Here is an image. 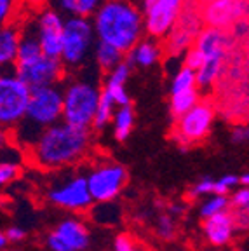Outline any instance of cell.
I'll return each instance as SVG.
<instances>
[{
    "label": "cell",
    "mask_w": 249,
    "mask_h": 251,
    "mask_svg": "<svg viewBox=\"0 0 249 251\" xmlns=\"http://www.w3.org/2000/svg\"><path fill=\"white\" fill-rule=\"evenodd\" d=\"M94 133L59 121L49 126L25 150V159L42 171H63L87 161L93 152Z\"/></svg>",
    "instance_id": "6da1fadb"
},
{
    "label": "cell",
    "mask_w": 249,
    "mask_h": 251,
    "mask_svg": "<svg viewBox=\"0 0 249 251\" xmlns=\"http://www.w3.org/2000/svg\"><path fill=\"white\" fill-rule=\"evenodd\" d=\"M94 37L100 42L129 52L145 37L143 11L132 0H101L91 16Z\"/></svg>",
    "instance_id": "7a4b0ae2"
},
{
    "label": "cell",
    "mask_w": 249,
    "mask_h": 251,
    "mask_svg": "<svg viewBox=\"0 0 249 251\" xmlns=\"http://www.w3.org/2000/svg\"><path fill=\"white\" fill-rule=\"evenodd\" d=\"M61 86H47L31 89L23 121L11 131L12 143H16L25 152L46 127L61 121Z\"/></svg>",
    "instance_id": "3957f363"
},
{
    "label": "cell",
    "mask_w": 249,
    "mask_h": 251,
    "mask_svg": "<svg viewBox=\"0 0 249 251\" xmlns=\"http://www.w3.org/2000/svg\"><path fill=\"white\" fill-rule=\"evenodd\" d=\"M61 121L82 129H91L94 112L101 96V87L89 78H72L61 87Z\"/></svg>",
    "instance_id": "277c9868"
},
{
    "label": "cell",
    "mask_w": 249,
    "mask_h": 251,
    "mask_svg": "<svg viewBox=\"0 0 249 251\" xmlns=\"http://www.w3.org/2000/svg\"><path fill=\"white\" fill-rule=\"evenodd\" d=\"M96 42L91 18H66L63 25L59 61L66 72L84 67L93 54Z\"/></svg>",
    "instance_id": "5b68a950"
},
{
    "label": "cell",
    "mask_w": 249,
    "mask_h": 251,
    "mask_svg": "<svg viewBox=\"0 0 249 251\" xmlns=\"http://www.w3.org/2000/svg\"><path fill=\"white\" fill-rule=\"evenodd\" d=\"M66 173H59V176L52 180L46 192L47 201L63 209V211L82 215L93 208V199H91L89 188H87L86 176L82 173H74L65 169Z\"/></svg>",
    "instance_id": "8992f818"
},
{
    "label": "cell",
    "mask_w": 249,
    "mask_h": 251,
    "mask_svg": "<svg viewBox=\"0 0 249 251\" xmlns=\"http://www.w3.org/2000/svg\"><path fill=\"white\" fill-rule=\"evenodd\" d=\"M94 204L115 201L127 185L129 173L121 162L100 157L89 166L84 175Z\"/></svg>",
    "instance_id": "52a82bcc"
},
{
    "label": "cell",
    "mask_w": 249,
    "mask_h": 251,
    "mask_svg": "<svg viewBox=\"0 0 249 251\" xmlns=\"http://www.w3.org/2000/svg\"><path fill=\"white\" fill-rule=\"evenodd\" d=\"M214 119H216V106L213 100L202 96L200 101L195 103L188 112L174 119V127L171 131L173 140L181 149L197 145L211 133Z\"/></svg>",
    "instance_id": "ba28073f"
},
{
    "label": "cell",
    "mask_w": 249,
    "mask_h": 251,
    "mask_svg": "<svg viewBox=\"0 0 249 251\" xmlns=\"http://www.w3.org/2000/svg\"><path fill=\"white\" fill-rule=\"evenodd\" d=\"M31 89L14 70H0V126L12 131L26 112Z\"/></svg>",
    "instance_id": "9c48e42d"
},
{
    "label": "cell",
    "mask_w": 249,
    "mask_h": 251,
    "mask_svg": "<svg viewBox=\"0 0 249 251\" xmlns=\"http://www.w3.org/2000/svg\"><path fill=\"white\" fill-rule=\"evenodd\" d=\"M204 28L200 4L197 0H187L179 12L173 30L162 40L164 56H183V52L195 42L199 31Z\"/></svg>",
    "instance_id": "30bf717a"
},
{
    "label": "cell",
    "mask_w": 249,
    "mask_h": 251,
    "mask_svg": "<svg viewBox=\"0 0 249 251\" xmlns=\"http://www.w3.org/2000/svg\"><path fill=\"white\" fill-rule=\"evenodd\" d=\"M33 20H30V28L35 35L37 42L40 46V51L44 56L59 59L61 54V37H63V25L65 18L63 14L54 7H44L37 12Z\"/></svg>",
    "instance_id": "8fae6325"
},
{
    "label": "cell",
    "mask_w": 249,
    "mask_h": 251,
    "mask_svg": "<svg viewBox=\"0 0 249 251\" xmlns=\"http://www.w3.org/2000/svg\"><path fill=\"white\" fill-rule=\"evenodd\" d=\"M187 0H152L141 5L145 35L162 42L173 30Z\"/></svg>",
    "instance_id": "7c38bea8"
},
{
    "label": "cell",
    "mask_w": 249,
    "mask_h": 251,
    "mask_svg": "<svg viewBox=\"0 0 249 251\" xmlns=\"http://www.w3.org/2000/svg\"><path fill=\"white\" fill-rule=\"evenodd\" d=\"M12 70L16 75L26 84L30 89H39V87L47 86H59L66 78V68L63 67V63L56 58H49V56H39L33 61L21 65V67H14Z\"/></svg>",
    "instance_id": "4fadbf2b"
},
{
    "label": "cell",
    "mask_w": 249,
    "mask_h": 251,
    "mask_svg": "<svg viewBox=\"0 0 249 251\" xmlns=\"http://www.w3.org/2000/svg\"><path fill=\"white\" fill-rule=\"evenodd\" d=\"M200 16L204 26L228 31L248 20V0H204Z\"/></svg>",
    "instance_id": "5bb4252c"
},
{
    "label": "cell",
    "mask_w": 249,
    "mask_h": 251,
    "mask_svg": "<svg viewBox=\"0 0 249 251\" xmlns=\"http://www.w3.org/2000/svg\"><path fill=\"white\" fill-rule=\"evenodd\" d=\"M46 244L49 251H86L91 244V232L82 218L68 216L47 235Z\"/></svg>",
    "instance_id": "9a60e30c"
},
{
    "label": "cell",
    "mask_w": 249,
    "mask_h": 251,
    "mask_svg": "<svg viewBox=\"0 0 249 251\" xmlns=\"http://www.w3.org/2000/svg\"><path fill=\"white\" fill-rule=\"evenodd\" d=\"M202 232L206 241L211 246L225 248L228 244H232V241L235 239V235L239 232L234 213L228 209V211H223L218 213V215L209 216V218H204Z\"/></svg>",
    "instance_id": "2e32d148"
},
{
    "label": "cell",
    "mask_w": 249,
    "mask_h": 251,
    "mask_svg": "<svg viewBox=\"0 0 249 251\" xmlns=\"http://www.w3.org/2000/svg\"><path fill=\"white\" fill-rule=\"evenodd\" d=\"M131 70H132V67L124 59V61L119 63L113 70H110L108 74H106L105 80H103L101 94L106 96L108 100H112V103L115 106L131 105L129 93L125 91V82H127L129 77H131Z\"/></svg>",
    "instance_id": "e0dca14e"
},
{
    "label": "cell",
    "mask_w": 249,
    "mask_h": 251,
    "mask_svg": "<svg viewBox=\"0 0 249 251\" xmlns=\"http://www.w3.org/2000/svg\"><path fill=\"white\" fill-rule=\"evenodd\" d=\"M162 56H164L162 42L145 35L140 42L134 44V47H132L131 51L125 52V61L131 67L150 68L153 65H157L162 59Z\"/></svg>",
    "instance_id": "ac0fdd59"
},
{
    "label": "cell",
    "mask_w": 249,
    "mask_h": 251,
    "mask_svg": "<svg viewBox=\"0 0 249 251\" xmlns=\"http://www.w3.org/2000/svg\"><path fill=\"white\" fill-rule=\"evenodd\" d=\"M21 33H23V28L20 21L0 28V70L14 68Z\"/></svg>",
    "instance_id": "d6986e66"
},
{
    "label": "cell",
    "mask_w": 249,
    "mask_h": 251,
    "mask_svg": "<svg viewBox=\"0 0 249 251\" xmlns=\"http://www.w3.org/2000/svg\"><path fill=\"white\" fill-rule=\"evenodd\" d=\"M21 161H25V152L16 143L0 150V188L7 187L20 178Z\"/></svg>",
    "instance_id": "ffe728a7"
},
{
    "label": "cell",
    "mask_w": 249,
    "mask_h": 251,
    "mask_svg": "<svg viewBox=\"0 0 249 251\" xmlns=\"http://www.w3.org/2000/svg\"><path fill=\"white\" fill-rule=\"evenodd\" d=\"M91 56H93L94 63H96L98 70L105 72V74H108L110 70L117 67L119 63H122L125 59L124 52H121L119 49H115V47L108 46L105 42H100V40L94 42L93 54Z\"/></svg>",
    "instance_id": "44dd1931"
},
{
    "label": "cell",
    "mask_w": 249,
    "mask_h": 251,
    "mask_svg": "<svg viewBox=\"0 0 249 251\" xmlns=\"http://www.w3.org/2000/svg\"><path fill=\"white\" fill-rule=\"evenodd\" d=\"M110 126H112V133L115 140L117 141L127 140L129 134L132 133V127H134V108H132V105L117 106L115 112H113Z\"/></svg>",
    "instance_id": "7402d4cb"
},
{
    "label": "cell",
    "mask_w": 249,
    "mask_h": 251,
    "mask_svg": "<svg viewBox=\"0 0 249 251\" xmlns=\"http://www.w3.org/2000/svg\"><path fill=\"white\" fill-rule=\"evenodd\" d=\"M54 9L68 18H91L101 4V0H54Z\"/></svg>",
    "instance_id": "603a6c76"
},
{
    "label": "cell",
    "mask_w": 249,
    "mask_h": 251,
    "mask_svg": "<svg viewBox=\"0 0 249 251\" xmlns=\"http://www.w3.org/2000/svg\"><path fill=\"white\" fill-rule=\"evenodd\" d=\"M202 93L199 91V87H192V89L178 91V93H169V112L173 117H179L185 112L192 108L195 103L200 101Z\"/></svg>",
    "instance_id": "cb8c5ba5"
},
{
    "label": "cell",
    "mask_w": 249,
    "mask_h": 251,
    "mask_svg": "<svg viewBox=\"0 0 249 251\" xmlns=\"http://www.w3.org/2000/svg\"><path fill=\"white\" fill-rule=\"evenodd\" d=\"M115 108H117V106L113 105L112 100H108L106 96L101 94V96H100V101H98L96 112H94L91 131H93V133H101V131H105L110 126V122H112Z\"/></svg>",
    "instance_id": "d4e9b609"
},
{
    "label": "cell",
    "mask_w": 249,
    "mask_h": 251,
    "mask_svg": "<svg viewBox=\"0 0 249 251\" xmlns=\"http://www.w3.org/2000/svg\"><path fill=\"white\" fill-rule=\"evenodd\" d=\"M228 196H222V194H211V196L204 197V202L200 204V218H209L218 213L228 211Z\"/></svg>",
    "instance_id": "484cf974"
},
{
    "label": "cell",
    "mask_w": 249,
    "mask_h": 251,
    "mask_svg": "<svg viewBox=\"0 0 249 251\" xmlns=\"http://www.w3.org/2000/svg\"><path fill=\"white\" fill-rule=\"evenodd\" d=\"M23 12L21 0H0V28L20 21V16Z\"/></svg>",
    "instance_id": "4316f807"
},
{
    "label": "cell",
    "mask_w": 249,
    "mask_h": 251,
    "mask_svg": "<svg viewBox=\"0 0 249 251\" xmlns=\"http://www.w3.org/2000/svg\"><path fill=\"white\" fill-rule=\"evenodd\" d=\"M192 87H197L195 72L181 65V67L178 68V72L173 75L171 86H169V93H178V91L192 89Z\"/></svg>",
    "instance_id": "83f0119b"
},
{
    "label": "cell",
    "mask_w": 249,
    "mask_h": 251,
    "mask_svg": "<svg viewBox=\"0 0 249 251\" xmlns=\"http://www.w3.org/2000/svg\"><path fill=\"white\" fill-rule=\"evenodd\" d=\"M155 232L160 239H164V241L174 239V235H176L174 218H173L169 213H162V215H159V218H157V225H155Z\"/></svg>",
    "instance_id": "f1b7e54d"
},
{
    "label": "cell",
    "mask_w": 249,
    "mask_h": 251,
    "mask_svg": "<svg viewBox=\"0 0 249 251\" xmlns=\"http://www.w3.org/2000/svg\"><path fill=\"white\" fill-rule=\"evenodd\" d=\"M230 211H249V190L248 187H237L228 194Z\"/></svg>",
    "instance_id": "f546056e"
},
{
    "label": "cell",
    "mask_w": 249,
    "mask_h": 251,
    "mask_svg": "<svg viewBox=\"0 0 249 251\" xmlns=\"http://www.w3.org/2000/svg\"><path fill=\"white\" fill-rule=\"evenodd\" d=\"M214 194V178L206 176L200 178L199 181H195L194 185L188 190V199L197 201V199H204V197Z\"/></svg>",
    "instance_id": "4dcf8cb0"
},
{
    "label": "cell",
    "mask_w": 249,
    "mask_h": 251,
    "mask_svg": "<svg viewBox=\"0 0 249 251\" xmlns=\"http://www.w3.org/2000/svg\"><path fill=\"white\" fill-rule=\"evenodd\" d=\"M241 187L239 185V175H223L220 178H214V194H222V196H228L234 188Z\"/></svg>",
    "instance_id": "1f68e13d"
},
{
    "label": "cell",
    "mask_w": 249,
    "mask_h": 251,
    "mask_svg": "<svg viewBox=\"0 0 249 251\" xmlns=\"http://www.w3.org/2000/svg\"><path fill=\"white\" fill-rule=\"evenodd\" d=\"M113 251H147L143 244L138 243L132 235L129 234H119L113 239Z\"/></svg>",
    "instance_id": "d6a6232c"
},
{
    "label": "cell",
    "mask_w": 249,
    "mask_h": 251,
    "mask_svg": "<svg viewBox=\"0 0 249 251\" xmlns=\"http://www.w3.org/2000/svg\"><path fill=\"white\" fill-rule=\"evenodd\" d=\"M230 138L234 141L235 145H241V143H246L249 140V127L246 122H235L232 131H230Z\"/></svg>",
    "instance_id": "836d02e7"
},
{
    "label": "cell",
    "mask_w": 249,
    "mask_h": 251,
    "mask_svg": "<svg viewBox=\"0 0 249 251\" xmlns=\"http://www.w3.org/2000/svg\"><path fill=\"white\" fill-rule=\"evenodd\" d=\"M4 234L9 243H21L26 237V230L23 227H20V225H11Z\"/></svg>",
    "instance_id": "e575fe53"
},
{
    "label": "cell",
    "mask_w": 249,
    "mask_h": 251,
    "mask_svg": "<svg viewBox=\"0 0 249 251\" xmlns=\"http://www.w3.org/2000/svg\"><path fill=\"white\" fill-rule=\"evenodd\" d=\"M49 0H21V5H23V11L31 14V12H37L40 9L47 7Z\"/></svg>",
    "instance_id": "d590c367"
},
{
    "label": "cell",
    "mask_w": 249,
    "mask_h": 251,
    "mask_svg": "<svg viewBox=\"0 0 249 251\" xmlns=\"http://www.w3.org/2000/svg\"><path fill=\"white\" fill-rule=\"evenodd\" d=\"M12 143V134L9 129H5V127H2L0 126V150L5 149L7 145H11Z\"/></svg>",
    "instance_id": "8d00e7d4"
},
{
    "label": "cell",
    "mask_w": 249,
    "mask_h": 251,
    "mask_svg": "<svg viewBox=\"0 0 249 251\" xmlns=\"http://www.w3.org/2000/svg\"><path fill=\"white\" fill-rule=\"evenodd\" d=\"M183 209H185V208L181 206V204H169L168 213L173 216V218H174V216H179V215H181V213H183Z\"/></svg>",
    "instance_id": "74e56055"
},
{
    "label": "cell",
    "mask_w": 249,
    "mask_h": 251,
    "mask_svg": "<svg viewBox=\"0 0 249 251\" xmlns=\"http://www.w3.org/2000/svg\"><path fill=\"white\" fill-rule=\"evenodd\" d=\"M239 185H241V187H248L249 185V173L248 171L242 173L241 176H239Z\"/></svg>",
    "instance_id": "f35d334b"
},
{
    "label": "cell",
    "mask_w": 249,
    "mask_h": 251,
    "mask_svg": "<svg viewBox=\"0 0 249 251\" xmlns=\"http://www.w3.org/2000/svg\"><path fill=\"white\" fill-rule=\"evenodd\" d=\"M7 244H9V241H7V237H5V234L4 232H0V251L7 250Z\"/></svg>",
    "instance_id": "ab89813d"
}]
</instances>
